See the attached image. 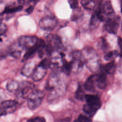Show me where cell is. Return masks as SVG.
<instances>
[{
    "instance_id": "cell-1",
    "label": "cell",
    "mask_w": 122,
    "mask_h": 122,
    "mask_svg": "<svg viewBox=\"0 0 122 122\" xmlns=\"http://www.w3.org/2000/svg\"><path fill=\"white\" fill-rule=\"evenodd\" d=\"M61 74L59 71L54 70L49 75L45 86V89L49 92V101L56 100L65 92L66 85Z\"/></svg>"
},
{
    "instance_id": "cell-2",
    "label": "cell",
    "mask_w": 122,
    "mask_h": 122,
    "mask_svg": "<svg viewBox=\"0 0 122 122\" xmlns=\"http://www.w3.org/2000/svg\"><path fill=\"white\" fill-rule=\"evenodd\" d=\"M84 64L92 72H96L100 69L99 57L92 48H86L82 51Z\"/></svg>"
},
{
    "instance_id": "cell-3",
    "label": "cell",
    "mask_w": 122,
    "mask_h": 122,
    "mask_svg": "<svg viewBox=\"0 0 122 122\" xmlns=\"http://www.w3.org/2000/svg\"><path fill=\"white\" fill-rule=\"evenodd\" d=\"M86 103L83 106L84 112L90 117L93 116L101 106V102L98 96L94 94H86Z\"/></svg>"
},
{
    "instance_id": "cell-4",
    "label": "cell",
    "mask_w": 122,
    "mask_h": 122,
    "mask_svg": "<svg viewBox=\"0 0 122 122\" xmlns=\"http://www.w3.org/2000/svg\"><path fill=\"white\" fill-rule=\"evenodd\" d=\"M47 44H46L45 51L50 56L56 51H59L63 48L61 40L58 35L51 34H48L46 37Z\"/></svg>"
},
{
    "instance_id": "cell-5",
    "label": "cell",
    "mask_w": 122,
    "mask_h": 122,
    "mask_svg": "<svg viewBox=\"0 0 122 122\" xmlns=\"http://www.w3.org/2000/svg\"><path fill=\"white\" fill-rule=\"evenodd\" d=\"M44 96L43 91L34 89L27 97V105L30 110H34L37 108L41 103Z\"/></svg>"
},
{
    "instance_id": "cell-6",
    "label": "cell",
    "mask_w": 122,
    "mask_h": 122,
    "mask_svg": "<svg viewBox=\"0 0 122 122\" xmlns=\"http://www.w3.org/2000/svg\"><path fill=\"white\" fill-rule=\"evenodd\" d=\"M50 60L45 58L43 59L36 67L31 78L35 81H39L44 77L46 74L47 69L50 68Z\"/></svg>"
},
{
    "instance_id": "cell-7",
    "label": "cell",
    "mask_w": 122,
    "mask_h": 122,
    "mask_svg": "<svg viewBox=\"0 0 122 122\" xmlns=\"http://www.w3.org/2000/svg\"><path fill=\"white\" fill-rule=\"evenodd\" d=\"M34 84L29 81H23L20 83L19 88L15 92L18 98L27 99L29 95L34 90Z\"/></svg>"
},
{
    "instance_id": "cell-8",
    "label": "cell",
    "mask_w": 122,
    "mask_h": 122,
    "mask_svg": "<svg viewBox=\"0 0 122 122\" xmlns=\"http://www.w3.org/2000/svg\"><path fill=\"white\" fill-rule=\"evenodd\" d=\"M57 19L54 16L47 15L42 17L39 22L40 28L44 30L51 31L55 29L57 25Z\"/></svg>"
},
{
    "instance_id": "cell-9",
    "label": "cell",
    "mask_w": 122,
    "mask_h": 122,
    "mask_svg": "<svg viewBox=\"0 0 122 122\" xmlns=\"http://www.w3.org/2000/svg\"><path fill=\"white\" fill-rule=\"evenodd\" d=\"M46 43L42 39H39L37 43L32 47L30 48L25 52L23 56L22 61H27L30 60L36 53L45 49Z\"/></svg>"
},
{
    "instance_id": "cell-10",
    "label": "cell",
    "mask_w": 122,
    "mask_h": 122,
    "mask_svg": "<svg viewBox=\"0 0 122 122\" xmlns=\"http://www.w3.org/2000/svg\"><path fill=\"white\" fill-rule=\"evenodd\" d=\"M39 39L36 36L33 35H22L18 39L19 46L23 49L28 50L34 46Z\"/></svg>"
},
{
    "instance_id": "cell-11",
    "label": "cell",
    "mask_w": 122,
    "mask_h": 122,
    "mask_svg": "<svg viewBox=\"0 0 122 122\" xmlns=\"http://www.w3.org/2000/svg\"><path fill=\"white\" fill-rule=\"evenodd\" d=\"M120 17L119 16H113L106 20L104 27L109 33L115 34L120 26Z\"/></svg>"
},
{
    "instance_id": "cell-12",
    "label": "cell",
    "mask_w": 122,
    "mask_h": 122,
    "mask_svg": "<svg viewBox=\"0 0 122 122\" xmlns=\"http://www.w3.org/2000/svg\"><path fill=\"white\" fill-rule=\"evenodd\" d=\"M18 102L15 100H5L0 104V116L13 112L16 109Z\"/></svg>"
},
{
    "instance_id": "cell-13",
    "label": "cell",
    "mask_w": 122,
    "mask_h": 122,
    "mask_svg": "<svg viewBox=\"0 0 122 122\" xmlns=\"http://www.w3.org/2000/svg\"><path fill=\"white\" fill-rule=\"evenodd\" d=\"M96 86L100 89H104L107 86L106 73L101 71L100 72L95 75Z\"/></svg>"
},
{
    "instance_id": "cell-14",
    "label": "cell",
    "mask_w": 122,
    "mask_h": 122,
    "mask_svg": "<svg viewBox=\"0 0 122 122\" xmlns=\"http://www.w3.org/2000/svg\"><path fill=\"white\" fill-rule=\"evenodd\" d=\"M36 67V64L34 61H27L21 70V73L27 77L31 76Z\"/></svg>"
},
{
    "instance_id": "cell-15",
    "label": "cell",
    "mask_w": 122,
    "mask_h": 122,
    "mask_svg": "<svg viewBox=\"0 0 122 122\" xmlns=\"http://www.w3.org/2000/svg\"><path fill=\"white\" fill-rule=\"evenodd\" d=\"M95 75H92L86 79L85 81L83 87L85 90L89 92H94L95 91Z\"/></svg>"
},
{
    "instance_id": "cell-16",
    "label": "cell",
    "mask_w": 122,
    "mask_h": 122,
    "mask_svg": "<svg viewBox=\"0 0 122 122\" xmlns=\"http://www.w3.org/2000/svg\"><path fill=\"white\" fill-rule=\"evenodd\" d=\"M22 5L19 4L18 5L15 4H10L6 6L3 12L1 13V15L3 14H10L20 11L22 9Z\"/></svg>"
},
{
    "instance_id": "cell-17",
    "label": "cell",
    "mask_w": 122,
    "mask_h": 122,
    "mask_svg": "<svg viewBox=\"0 0 122 122\" xmlns=\"http://www.w3.org/2000/svg\"><path fill=\"white\" fill-rule=\"evenodd\" d=\"M116 65L114 61H112L104 65H101L100 67V71H102L106 73L112 74L115 71Z\"/></svg>"
},
{
    "instance_id": "cell-18",
    "label": "cell",
    "mask_w": 122,
    "mask_h": 122,
    "mask_svg": "<svg viewBox=\"0 0 122 122\" xmlns=\"http://www.w3.org/2000/svg\"><path fill=\"white\" fill-rule=\"evenodd\" d=\"M61 70L65 75H69L72 71V63L71 61L68 62L65 59L61 68Z\"/></svg>"
},
{
    "instance_id": "cell-19",
    "label": "cell",
    "mask_w": 122,
    "mask_h": 122,
    "mask_svg": "<svg viewBox=\"0 0 122 122\" xmlns=\"http://www.w3.org/2000/svg\"><path fill=\"white\" fill-rule=\"evenodd\" d=\"M20 83L15 80L9 81L6 84L7 90L10 92H16L17 91Z\"/></svg>"
},
{
    "instance_id": "cell-20",
    "label": "cell",
    "mask_w": 122,
    "mask_h": 122,
    "mask_svg": "<svg viewBox=\"0 0 122 122\" xmlns=\"http://www.w3.org/2000/svg\"><path fill=\"white\" fill-rule=\"evenodd\" d=\"M86 94L81 84H79L75 93V98L79 101H83L85 99Z\"/></svg>"
},
{
    "instance_id": "cell-21",
    "label": "cell",
    "mask_w": 122,
    "mask_h": 122,
    "mask_svg": "<svg viewBox=\"0 0 122 122\" xmlns=\"http://www.w3.org/2000/svg\"><path fill=\"white\" fill-rule=\"evenodd\" d=\"M81 3L84 9L90 10H93L95 6L94 1L92 0H82L81 1Z\"/></svg>"
},
{
    "instance_id": "cell-22",
    "label": "cell",
    "mask_w": 122,
    "mask_h": 122,
    "mask_svg": "<svg viewBox=\"0 0 122 122\" xmlns=\"http://www.w3.org/2000/svg\"><path fill=\"white\" fill-rule=\"evenodd\" d=\"M100 20H99L97 14L96 13V12L95 11L92 15V16L91 20H90V24L91 27H93V28H95L96 27H97L98 24H99V22H100Z\"/></svg>"
},
{
    "instance_id": "cell-23",
    "label": "cell",
    "mask_w": 122,
    "mask_h": 122,
    "mask_svg": "<svg viewBox=\"0 0 122 122\" xmlns=\"http://www.w3.org/2000/svg\"><path fill=\"white\" fill-rule=\"evenodd\" d=\"M118 55H119V53H118L117 51H111L108 52L104 55V58L106 61H111L115 57H116Z\"/></svg>"
},
{
    "instance_id": "cell-24",
    "label": "cell",
    "mask_w": 122,
    "mask_h": 122,
    "mask_svg": "<svg viewBox=\"0 0 122 122\" xmlns=\"http://www.w3.org/2000/svg\"><path fill=\"white\" fill-rule=\"evenodd\" d=\"M90 117L83 114H81L73 122H90Z\"/></svg>"
},
{
    "instance_id": "cell-25",
    "label": "cell",
    "mask_w": 122,
    "mask_h": 122,
    "mask_svg": "<svg viewBox=\"0 0 122 122\" xmlns=\"http://www.w3.org/2000/svg\"><path fill=\"white\" fill-rule=\"evenodd\" d=\"M73 10H74L73 13L72 14V15L71 17V20H77L81 15V9H79L78 7L74 9Z\"/></svg>"
},
{
    "instance_id": "cell-26",
    "label": "cell",
    "mask_w": 122,
    "mask_h": 122,
    "mask_svg": "<svg viewBox=\"0 0 122 122\" xmlns=\"http://www.w3.org/2000/svg\"><path fill=\"white\" fill-rule=\"evenodd\" d=\"M27 122H46V121L43 117H36L29 119Z\"/></svg>"
},
{
    "instance_id": "cell-27",
    "label": "cell",
    "mask_w": 122,
    "mask_h": 122,
    "mask_svg": "<svg viewBox=\"0 0 122 122\" xmlns=\"http://www.w3.org/2000/svg\"><path fill=\"white\" fill-rule=\"evenodd\" d=\"M21 51H19V50H13L11 51L10 52V55L13 57V58L15 59H18L20 57L21 55Z\"/></svg>"
},
{
    "instance_id": "cell-28",
    "label": "cell",
    "mask_w": 122,
    "mask_h": 122,
    "mask_svg": "<svg viewBox=\"0 0 122 122\" xmlns=\"http://www.w3.org/2000/svg\"><path fill=\"white\" fill-rule=\"evenodd\" d=\"M7 30V26L4 23L1 22L0 26V34L2 36L4 35Z\"/></svg>"
},
{
    "instance_id": "cell-29",
    "label": "cell",
    "mask_w": 122,
    "mask_h": 122,
    "mask_svg": "<svg viewBox=\"0 0 122 122\" xmlns=\"http://www.w3.org/2000/svg\"><path fill=\"white\" fill-rule=\"evenodd\" d=\"M68 2H69V4L71 9L74 10V9L78 8V1L77 0H70L68 1Z\"/></svg>"
},
{
    "instance_id": "cell-30",
    "label": "cell",
    "mask_w": 122,
    "mask_h": 122,
    "mask_svg": "<svg viewBox=\"0 0 122 122\" xmlns=\"http://www.w3.org/2000/svg\"><path fill=\"white\" fill-rule=\"evenodd\" d=\"M118 44L120 49L119 56L122 57V38L119 37L118 38Z\"/></svg>"
},
{
    "instance_id": "cell-31",
    "label": "cell",
    "mask_w": 122,
    "mask_h": 122,
    "mask_svg": "<svg viewBox=\"0 0 122 122\" xmlns=\"http://www.w3.org/2000/svg\"><path fill=\"white\" fill-rule=\"evenodd\" d=\"M34 10V7L32 5H30L28 8H27L26 10H25V11L28 14H30V13H32V12Z\"/></svg>"
},
{
    "instance_id": "cell-32",
    "label": "cell",
    "mask_w": 122,
    "mask_h": 122,
    "mask_svg": "<svg viewBox=\"0 0 122 122\" xmlns=\"http://www.w3.org/2000/svg\"><path fill=\"white\" fill-rule=\"evenodd\" d=\"M121 12L122 13V1L121 2Z\"/></svg>"
}]
</instances>
